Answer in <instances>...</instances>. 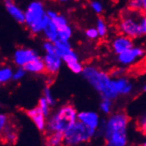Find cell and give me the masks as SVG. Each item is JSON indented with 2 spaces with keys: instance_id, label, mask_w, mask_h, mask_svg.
I'll return each mask as SVG.
<instances>
[{
  "instance_id": "obj_1",
  "label": "cell",
  "mask_w": 146,
  "mask_h": 146,
  "mask_svg": "<svg viewBox=\"0 0 146 146\" xmlns=\"http://www.w3.org/2000/svg\"><path fill=\"white\" fill-rule=\"evenodd\" d=\"M82 74L84 79L100 94L102 98L113 100L119 96L113 87V78L108 73L94 66L88 65L83 66Z\"/></svg>"
},
{
  "instance_id": "obj_2",
  "label": "cell",
  "mask_w": 146,
  "mask_h": 146,
  "mask_svg": "<svg viewBox=\"0 0 146 146\" xmlns=\"http://www.w3.org/2000/svg\"><path fill=\"white\" fill-rule=\"evenodd\" d=\"M24 24L28 27L29 32L34 36H37L42 32L44 26L50 20L46 15L45 7L41 1L30 2L24 11Z\"/></svg>"
},
{
  "instance_id": "obj_3",
  "label": "cell",
  "mask_w": 146,
  "mask_h": 146,
  "mask_svg": "<svg viewBox=\"0 0 146 146\" xmlns=\"http://www.w3.org/2000/svg\"><path fill=\"white\" fill-rule=\"evenodd\" d=\"M144 14L145 13L143 12L129 9L123 11L119 21V29L121 33L133 40L145 36L140 28V20Z\"/></svg>"
},
{
  "instance_id": "obj_4",
  "label": "cell",
  "mask_w": 146,
  "mask_h": 146,
  "mask_svg": "<svg viewBox=\"0 0 146 146\" xmlns=\"http://www.w3.org/2000/svg\"><path fill=\"white\" fill-rule=\"evenodd\" d=\"M77 111L72 105H66L59 109L49 121V129L52 132H62L73 126L76 121Z\"/></svg>"
},
{
  "instance_id": "obj_5",
  "label": "cell",
  "mask_w": 146,
  "mask_h": 146,
  "mask_svg": "<svg viewBox=\"0 0 146 146\" xmlns=\"http://www.w3.org/2000/svg\"><path fill=\"white\" fill-rule=\"evenodd\" d=\"M95 129L84 125L80 121H76L73 126L64 133V140L66 144L73 145L90 140Z\"/></svg>"
},
{
  "instance_id": "obj_6",
  "label": "cell",
  "mask_w": 146,
  "mask_h": 146,
  "mask_svg": "<svg viewBox=\"0 0 146 146\" xmlns=\"http://www.w3.org/2000/svg\"><path fill=\"white\" fill-rule=\"evenodd\" d=\"M129 121V117L125 111H118L111 116L106 125V137L113 133L126 132L127 123Z\"/></svg>"
},
{
  "instance_id": "obj_7",
  "label": "cell",
  "mask_w": 146,
  "mask_h": 146,
  "mask_svg": "<svg viewBox=\"0 0 146 146\" xmlns=\"http://www.w3.org/2000/svg\"><path fill=\"white\" fill-rule=\"evenodd\" d=\"M145 55V50L142 46H133L122 53L117 55V61L121 66H132L142 59Z\"/></svg>"
},
{
  "instance_id": "obj_8",
  "label": "cell",
  "mask_w": 146,
  "mask_h": 146,
  "mask_svg": "<svg viewBox=\"0 0 146 146\" xmlns=\"http://www.w3.org/2000/svg\"><path fill=\"white\" fill-rule=\"evenodd\" d=\"M42 60L45 66V73L50 76H55L58 74L62 66V59L57 52L44 53Z\"/></svg>"
},
{
  "instance_id": "obj_9",
  "label": "cell",
  "mask_w": 146,
  "mask_h": 146,
  "mask_svg": "<svg viewBox=\"0 0 146 146\" xmlns=\"http://www.w3.org/2000/svg\"><path fill=\"white\" fill-rule=\"evenodd\" d=\"M39 57V54L36 50L31 48H19L14 51L13 54V62L17 66L23 67L33 59Z\"/></svg>"
},
{
  "instance_id": "obj_10",
  "label": "cell",
  "mask_w": 146,
  "mask_h": 146,
  "mask_svg": "<svg viewBox=\"0 0 146 146\" xmlns=\"http://www.w3.org/2000/svg\"><path fill=\"white\" fill-rule=\"evenodd\" d=\"M133 46V39L122 35V34L115 36L111 41V49H113V52L117 55L124 52V51L132 48Z\"/></svg>"
},
{
  "instance_id": "obj_11",
  "label": "cell",
  "mask_w": 146,
  "mask_h": 146,
  "mask_svg": "<svg viewBox=\"0 0 146 146\" xmlns=\"http://www.w3.org/2000/svg\"><path fill=\"white\" fill-rule=\"evenodd\" d=\"M0 139L5 143L14 144L18 139V135L15 130V127L13 123L9 122L5 127L3 131L0 133Z\"/></svg>"
},
{
  "instance_id": "obj_12",
  "label": "cell",
  "mask_w": 146,
  "mask_h": 146,
  "mask_svg": "<svg viewBox=\"0 0 146 146\" xmlns=\"http://www.w3.org/2000/svg\"><path fill=\"white\" fill-rule=\"evenodd\" d=\"M78 119L84 125L96 129L98 126V115L93 111H82L77 115Z\"/></svg>"
},
{
  "instance_id": "obj_13",
  "label": "cell",
  "mask_w": 146,
  "mask_h": 146,
  "mask_svg": "<svg viewBox=\"0 0 146 146\" xmlns=\"http://www.w3.org/2000/svg\"><path fill=\"white\" fill-rule=\"evenodd\" d=\"M5 10L8 13L12 18L20 24H24V20H25V15H24V11L14 4L13 2H9L5 3Z\"/></svg>"
},
{
  "instance_id": "obj_14",
  "label": "cell",
  "mask_w": 146,
  "mask_h": 146,
  "mask_svg": "<svg viewBox=\"0 0 146 146\" xmlns=\"http://www.w3.org/2000/svg\"><path fill=\"white\" fill-rule=\"evenodd\" d=\"M26 113H27V115L35 122V124L36 125L39 130L42 131L44 129V127H45L44 117L45 116L38 106L33 109H30V110H28L26 111Z\"/></svg>"
},
{
  "instance_id": "obj_15",
  "label": "cell",
  "mask_w": 146,
  "mask_h": 146,
  "mask_svg": "<svg viewBox=\"0 0 146 146\" xmlns=\"http://www.w3.org/2000/svg\"><path fill=\"white\" fill-rule=\"evenodd\" d=\"M24 69L26 72H29L31 74H42L45 73V66L44 60H42V58L40 56L37 57L36 58L33 59L30 62H29L27 65H25Z\"/></svg>"
},
{
  "instance_id": "obj_16",
  "label": "cell",
  "mask_w": 146,
  "mask_h": 146,
  "mask_svg": "<svg viewBox=\"0 0 146 146\" xmlns=\"http://www.w3.org/2000/svg\"><path fill=\"white\" fill-rule=\"evenodd\" d=\"M107 146H125L127 143L126 132H116L106 137Z\"/></svg>"
},
{
  "instance_id": "obj_17",
  "label": "cell",
  "mask_w": 146,
  "mask_h": 146,
  "mask_svg": "<svg viewBox=\"0 0 146 146\" xmlns=\"http://www.w3.org/2000/svg\"><path fill=\"white\" fill-rule=\"evenodd\" d=\"M42 33L44 34V36L45 37L46 41L55 42L58 40V28L50 20L48 21Z\"/></svg>"
},
{
  "instance_id": "obj_18",
  "label": "cell",
  "mask_w": 146,
  "mask_h": 146,
  "mask_svg": "<svg viewBox=\"0 0 146 146\" xmlns=\"http://www.w3.org/2000/svg\"><path fill=\"white\" fill-rule=\"evenodd\" d=\"M73 36V29L67 24L64 27L58 29V39L63 42H70V39Z\"/></svg>"
},
{
  "instance_id": "obj_19",
  "label": "cell",
  "mask_w": 146,
  "mask_h": 146,
  "mask_svg": "<svg viewBox=\"0 0 146 146\" xmlns=\"http://www.w3.org/2000/svg\"><path fill=\"white\" fill-rule=\"evenodd\" d=\"M127 9L132 10V11H136V12L145 13L146 0H128Z\"/></svg>"
},
{
  "instance_id": "obj_20",
  "label": "cell",
  "mask_w": 146,
  "mask_h": 146,
  "mask_svg": "<svg viewBox=\"0 0 146 146\" xmlns=\"http://www.w3.org/2000/svg\"><path fill=\"white\" fill-rule=\"evenodd\" d=\"M13 70L10 66H0V84L10 82L13 78Z\"/></svg>"
},
{
  "instance_id": "obj_21",
  "label": "cell",
  "mask_w": 146,
  "mask_h": 146,
  "mask_svg": "<svg viewBox=\"0 0 146 146\" xmlns=\"http://www.w3.org/2000/svg\"><path fill=\"white\" fill-rule=\"evenodd\" d=\"M63 141H64V133L54 132L49 137L47 146H59Z\"/></svg>"
},
{
  "instance_id": "obj_22",
  "label": "cell",
  "mask_w": 146,
  "mask_h": 146,
  "mask_svg": "<svg viewBox=\"0 0 146 146\" xmlns=\"http://www.w3.org/2000/svg\"><path fill=\"white\" fill-rule=\"evenodd\" d=\"M96 29L98 33L99 37H106L108 34V26L103 18H98L96 24Z\"/></svg>"
},
{
  "instance_id": "obj_23",
  "label": "cell",
  "mask_w": 146,
  "mask_h": 146,
  "mask_svg": "<svg viewBox=\"0 0 146 146\" xmlns=\"http://www.w3.org/2000/svg\"><path fill=\"white\" fill-rule=\"evenodd\" d=\"M66 66L68 68H69V70H71V72H73L74 74H82V69H83V65L79 60L66 63Z\"/></svg>"
},
{
  "instance_id": "obj_24",
  "label": "cell",
  "mask_w": 146,
  "mask_h": 146,
  "mask_svg": "<svg viewBox=\"0 0 146 146\" xmlns=\"http://www.w3.org/2000/svg\"><path fill=\"white\" fill-rule=\"evenodd\" d=\"M44 98L46 99L49 106H54L55 105L56 101L53 98V95H52V93H51L50 88L49 87V86L45 87L44 90Z\"/></svg>"
},
{
  "instance_id": "obj_25",
  "label": "cell",
  "mask_w": 146,
  "mask_h": 146,
  "mask_svg": "<svg viewBox=\"0 0 146 146\" xmlns=\"http://www.w3.org/2000/svg\"><path fill=\"white\" fill-rule=\"evenodd\" d=\"M90 7L97 14H101L104 11V5L99 0H92L90 2Z\"/></svg>"
},
{
  "instance_id": "obj_26",
  "label": "cell",
  "mask_w": 146,
  "mask_h": 146,
  "mask_svg": "<svg viewBox=\"0 0 146 146\" xmlns=\"http://www.w3.org/2000/svg\"><path fill=\"white\" fill-rule=\"evenodd\" d=\"M27 72L24 69V67H21V66H18L17 68V70H15L13 74V78L12 80L13 81H21V79H23Z\"/></svg>"
},
{
  "instance_id": "obj_27",
  "label": "cell",
  "mask_w": 146,
  "mask_h": 146,
  "mask_svg": "<svg viewBox=\"0 0 146 146\" xmlns=\"http://www.w3.org/2000/svg\"><path fill=\"white\" fill-rule=\"evenodd\" d=\"M38 107L41 109V111H42V113L44 114V116H47L49 114V111H50V106L47 103L46 99L42 97L40 98L39 102H38Z\"/></svg>"
},
{
  "instance_id": "obj_28",
  "label": "cell",
  "mask_w": 146,
  "mask_h": 146,
  "mask_svg": "<svg viewBox=\"0 0 146 146\" xmlns=\"http://www.w3.org/2000/svg\"><path fill=\"white\" fill-rule=\"evenodd\" d=\"M42 49L44 50V53H53L56 52V47L53 42L46 41L42 44Z\"/></svg>"
},
{
  "instance_id": "obj_29",
  "label": "cell",
  "mask_w": 146,
  "mask_h": 146,
  "mask_svg": "<svg viewBox=\"0 0 146 146\" xmlns=\"http://www.w3.org/2000/svg\"><path fill=\"white\" fill-rule=\"evenodd\" d=\"M85 36L90 40H96V39H98L99 37L98 33L96 28H90L88 29H86Z\"/></svg>"
},
{
  "instance_id": "obj_30",
  "label": "cell",
  "mask_w": 146,
  "mask_h": 146,
  "mask_svg": "<svg viewBox=\"0 0 146 146\" xmlns=\"http://www.w3.org/2000/svg\"><path fill=\"white\" fill-rule=\"evenodd\" d=\"M100 108L103 111H105L106 113H109L111 109V100L107 99V98H103L101 105H100Z\"/></svg>"
},
{
  "instance_id": "obj_31",
  "label": "cell",
  "mask_w": 146,
  "mask_h": 146,
  "mask_svg": "<svg viewBox=\"0 0 146 146\" xmlns=\"http://www.w3.org/2000/svg\"><path fill=\"white\" fill-rule=\"evenodd\" d=\"M9 118H8L7 115L5 114H2L0 113V133L3 131V129L5 128V127L7 125V123L9 122Z\"/></svg>"
},
{
  "instance_id": "obj_32",
  "label": "cell",
  "mask_w": 146,
  "mask_h": 146,
  "mask_svg": "<svg viewBox=\"0 0 146 146\" xmlns=\"http://www.w3.org/2000/svg\"><path fill=\"white\" fill-rule=\"evenodd\" d=\"M126 73L125 68L122 66L121 68H117V69H114L113 72L111 73V77H114V78H118V77H121V76H124Z\"/></svg>"
},
{
  "instance_id": "obj_33",
  "label": "cell",
  "mask_w": 146,
  "mask_h": 146,
  "mask_svg": "<svg viewBox=\"0 0 146 146\" xmlns=\"http://www.w3.org/2000/svg\"><path fill=\"white\" fill-rule=\"evenodd\" d=\"M132 90H133V84L129 82L124 87V89L122 90L121 94V95H128V94L132 92Z\"/></svg>"
},
{
  "instance_id": "obj_34",
  "label": "cell",
  "mask_w": 146,
  "mask_h": 146,
  "mask_svg": "<svg viewBox=\"0 0 146 146\" xmlns=\"http://www.w3.org/2000/svg\"><path fill=\"white\" fill-rule=\"evenodd\" d=\"M138 127H140L142 128L143 127V131L144 133L145 131V116H143L139 119V121H138Z\"/></svg>"
},
{
  "instance_id": "obj_35",
  "label": "cell",
  "mask_w": 146,
  "mask_h": 146,
  "mask_svg": "<svg viewBox=\"0 0 146 146\" xmlns=\"http://www.w3.org/2000/svg\"><path fill=\"white\" fill-rule=\"evenodd\" d=\"M58 1H59L60 3H66V2L69 1V0H58Z\"/></svg>"
},
{
  "instance_id": "obj_36",
  "label": "cell",
  "mask_w": 146,
  "mask_h": 146,
  "mask_svg": "<svg viewBox=\"0 0 146 146\" xmlns=\"http://www.w3.org/2000/svg\"><path fill=\"white\" fill-rule=\"evenodd\" d=\"M3 1L5 2V3H9V2H13V0H3Z\"/></svg>"
},
{
  "instance_id": "obj_37",
  "label": "cell",
  "mask_w": 146,
  "mask_h": 146,
  "mask_svg": "<svg viewBox=\"0 0 146 146\" xmlns=\"http://www.w3.org/2000/svg\"><path fill=\"white\" fill-rule=\"evenodd\" d=\"M74 1H80V0H74Z\"/></svg>"
},
{
  "instance_id": "obj_38",
  "label": "cell",
  "mask_w": 146,
  "mask_h": 146,
  "mask_svg": "<svg viewBox=\"0 0 146 146\" xmlns=\"http://www.w3.org/2000/svg\"><path fill=\"white\" fill-rule=\"evenodd\" d=\"M0 66H1V61H0Z\"/></svg>"
}]
</instances>
